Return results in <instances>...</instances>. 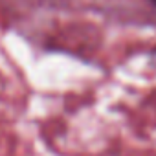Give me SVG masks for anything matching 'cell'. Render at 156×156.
<instances>
[{
  "label": "cell",
  "mask_w": 156,
  "mask_h": 156,
  "mask_svg": "<svg viewBox=\"0 0 156 156\" xmlns=\"http://www.w3.org/2000/svg\"><path fill=\"white\" fill-rule=\"evenodd\" d=\"M149 2H151V4H152L154 8H156V0H149Z\"/></svg>",
  "instance_id": "cell-1"
}]
</instances>
